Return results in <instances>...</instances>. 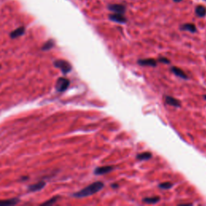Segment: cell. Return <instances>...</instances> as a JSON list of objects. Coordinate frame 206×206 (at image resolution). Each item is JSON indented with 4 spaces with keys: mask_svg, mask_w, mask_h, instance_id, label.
<instances>
[{
    "mask_svg": "<svg viewBox=\"0 0 206 206\" xmlns=\"http://www.w3.org/2000/svg\"><path fill=\"white\" fill-rule=\"evenodd\" d=\"M103 188H104V183L102 181H97V182H94L91 185H88L85 189L75 193L73 194V197L77 198L87 197L92 196L99 191H101Z\"/></svg>",
    "mask_w": 206,
    "mask_h": 206,
    "instance_id": "1",
    "label": "cell"
},
{
    "mask_svg": "<svg viewBox=\"0 0 206 206\" xmlns=\"http://www.w3.org/2000/svg\"><path fill=\"white\" fill-rule=\"evenodd\" d=\"M53 64L56 68L60 69L64 74H67L72 70V65L67 60H56V61H54Z\"/></svg>",
    "mask_w": 206,
    "mask_h": 206,
    "instance_id": "2",
    "label": "cell"
},
{
    "mask_svg": "<svg viewBox=\"0 0 206 206\" xmlns=\"http://www.w3.org/2000/svg\"><path fill=\"white\" fill-rule=\"evenodd\" d=\"M69 84H70V82L69 79H67L65 77H60L56 82V90L58 92H64L69 88Z\"/></svg>",
    "mask_w": 206,
    "mask_h": 206,
    "instance_id": "3",
    "label": "cell"
},
{
    "mask_svg": "<svg viewBox=\"0 0 206 206\" xmlns=\"http://www.w3.org/2000/svg\"><path fill=\"white\" fill-rule=\"evenodd\" d=\"M163 99H164L166 104L169 105V106H174V107H180L181 106V102L178 99L174 98L173 97L166 95V96H164Z\"/></svg>",
    "mask_w": 206,
    "mask_h": 206,
    "instance_id": "4",
    "label": "cell"
},
{
    "mask_svg": "<svg viewBox=\"0 0 206 206\" xmlns=\"http://www.w3.org/2000/svg\"><path fill=\"white\" fill-rule=\"evenodd\" d=\"M114 169V167L113 166H104V167H98L95 168L94 174L97 176L100 175H104V174H107L109 172H112Z\"/></svg>",
    "mask_w": 206,
    "mask_h": 206,
    "instance_id": "5",
    "label": "cell"
},
{
    "mask_svg": "<svg viewBox=\"0 0 206 206\" xmlns=\"http://www.w3.org/2000/svg\"><path fill=\"white\" fill-rule=\"evenodd\" d=\"M137 63L141 66H150V67L157 66V61L154 59H141L138 60Z\"/></svg>",
    "mask_w": 206,
    "mask_h": 206,
    "instance_id": "6",
    "label": "cell"
},
{
    "mask_svg": "<svg viewBox=\"0 0 206 206\" xmlns=\"http://www.w3.org/2000/svg\"><path fill=\"white\" fill-rule=\"evenodd\" d=\"M109 10L117 14H124L126 11V7L123 5L121 4H112L109 6Z\"/></svg>",
    "mask_w": 206,
    "mask_h": 206,
    "instance_id": "7",
    "label": "cell"
},
{
    "mask_svg": "<svg viewBox=\"0 0 206 206\" xmlns=\"http://www.w3.org/2000/svg\"><path fill=\"white\" fill-rule=\"evenodd\" d=\"M110 19L112 21L117 22V23H125L126 22V19L122 15V14H111L109 15Z\"/></svg>",
    "mask_w": 206,
    "mask_h": 206,
    "instance_id": "8",
    "label": "cell"
},
{
    "mask_svg": "<svg viewBox=\"0 0 206 206\" xmlns=\"http://www.w3.org/2000/svg\"><path fill=\"white\" fill-rule=\"evenodd\" d=\"M171 71H172V73H174L176 76L180 77V78H183V79H188V78H189L188 75H187L182 69L178 68V67L173 66V67L171 68Z\"/></svg>",
    "mask_w": 206,
    "mask_h": 206,
    "instance_id": "9",
    "label": "cell"
},
{
    "mask_svg": "<svg viewBox=\"0 0 206 206\" xmlns=\"http://www.w3.org/2000/svg\"><path fill=\"white\" fill-rule=\"evenodd\" d=\"M24 32H25V28L23 27H18L15 30L11 31V34H10V36L11 39H16L23 35L24 34Z\"/></svg>",
    "mask_w": 206,
    "mask_h": 206,
    "instance_id": "10",
    "label": "cell"
},
{
    "mask_svg": "<svg viewBox=\"0 0 206 206\" xmlns=\"http://www.w3.org/2000/svg\"><path fill=\"white\" fill-rule=\"evenodd\" d=\"M44 186H45V182L40 181V182H38L36 184H34V185H29L28 191H30V192H37L39 190H41Z\"/></svg>",
    "mask_w": 206,
    "mask_h": 206,
    "instance_id": "11",
    "label": "cell"
},
{
    "mask_svg": "<svg viewBox=\"0 0 206 206\" xmlns=\"http://www.w3.org/2000/svg\"><path fill=\"white\" fill-rule=\"evenodd\" d=\"M151 157H152V154L150 152L146 151V152H142V153L138 154L136 159L139 161H146V160L151 159Z\"/></svg>",
    "mask_w": 206,
    "mask_h": 206,
    "instance_id": "12",
    "label": "cell"
},
{
    "mask_svg": "<svg viewBox=\"0 0 206 206\" xmlns=\"http://www.w3.org/2000/svg\"><path fill=\"white\" fill-rule=\"evenodd\" d=\"M19 201L18 198H12L9 200H4V201H0V206H8L16 205Z\"/></svg>",
    "mask_w": 206,
    "mask_h": 206,
    "instance_id": "13",
    "label": "cell"
},
{
    "mask_svg": "<svg viewBox=\"0 0 206 206\" xmlns=\"http://www.w3.org/2000/svg\"><path fill=\"white\" fill-rule=\"evenodd\" d=\"M180 29L183 31H188L190 32H193V33L197 31V27L193 23H185L184 25H181L180 26Z\"/></svg>",
    "mask_w": 206,
    "mask_h": 206,
    "instance_id": "14",
    "label": "cell"
},
{
    "mask_svg": "<svg viewBox=\"0 0 206 206\" xmlns=\"http://www.w3.org/2000/svg\"><path fill=\"white\" fill-rule=\"evenodd\" d=\"M159 200H160V197H146V198H143L142 199V201L144 202V203H146V204H155V203H157V202L159 201Z\"/></svg>",
    "mask_w": 206,
    "mask_h": 206,
    "instance_id": "15",
    "label": "cell"
},
{
    "mask_svg": "<svg viewBox=\"0 0 206 206\" xmlns=\"http://www.w3.org/2000/svg\"><path fill=\"white\" fill-rule=\"evenodd\" d=\"M196 14L199 17H204L206 15V8L203 6H198L196 8Z\"/></svg>",
    "mask_w": 206,
    "mask_h": 206,
    "instance_id": "16",
    "label": "cell"
},
{
    "mask_svg": "<svg viewBox=\"0 0 206 206\" xmlns=\"http://www.w3.org/2000/svg\"><path fill=\"white\" fill-rule=\"evenodd\" d=\"M54 44H55L54 40H53V39H49V40H47V42L43 44V46L42 47V50H43V51L50 50L52 47H53Z\"/></svg>",
    "mask_w": 206,
    "mask_h": 206,
    "instance_id": "17",
    "label": "cell"
},
{
    "mask_svg": "<svg viewBox=\"0 0 206 206\" xmlns=\"http://www.w3.org/2000/svg\"><path fill=\"white\" fill-rule=\"evenodd\" d=\"M173 185L170 182H163L159 185V188L161 189H169L172 188Z\"/></svg>",
    "mask_w": 206,
    "mask_h": 206,
    "instance_id": "18",
    "label": "cell"
},
{
    "mask_svg": "<svg viewBox=\"0 0 206 206\" xmlns=\"http://www.w3.org/2000/svg\"><path fill=\"white\" fill-rule=\"evenodd\" d=\"M58 198H59V197H55L52 198V199H50L49 201H47L43 203V205H52V204H54L55 202H56V201H57Z\"/></svg>",
    "mask_w": 206,
    "mask_h": 206,
    "instance_id": "19",
    "label": "cell"
},
{
    "mask_svg": "<svg viewBox=\"0 0 206 206\" xmlns=\"http://www.w3.org/2000/svg\"><path fill=\"white\" fill-rule=\"evenodd\" d=\"M158 60H159V62L163 63V64H170L171 63V61L168 60L167 58H166V57H159Z\"/></svg>",
    "mask_w": 206,
    "mask_h": 206,
    "instance_id": "20",
    "label": "cell"
},
{
    "mask_svg": "<svg viewBox=\"0 0 206 206\" xmlns=\"http://www.w3.org/2000/svg\"><path fill=\"white\" fill-rule=\"evenodd\" d=\"M119 187V185H118V184H113V185H111V188H113V189H118Z\"/></svg>",
    "mask_w": 206,
    "mask_h": 206,
    "instance_id": "21",
    "label": "cell"
},
{
    "mask_svg": "<svg viewBox=\"0 0 206 206\" xmlns=\"http://www.w3.org/2000/svg\"><path fill=\"white\" fill-rule=\"evenodd\" d=\"M175 2H177V3H179V2H180V1H182V0H174Z\"/></svg>",
    "mask_w": 206,
    "mask_h": 206,
    "instance_id": "22",
    "label": "cell"
},
{
    "mask_svg": "<svg viewBox=\"0 0 206 206\" xmlns=\"http://www.w3.org/2000/svg\"><path fill=\"white\" fill-rule=\"evenodd\" d=\"M203 98H204V99H205V100H206V94L204 95V96H203Z\"/></svg>",
    "mask_w": 206,
    "mask_h": 206,
    "instance_id": "23",
    "label": "cell"
},
{
    "mask_svg": "<svg viewBox=\"0 0 206 206\" xmlns=\"http://www.w3.org/2000/svg\"><path fill=\"white\" fill-rule=\"evenodd\" d=\"M0 69H1V65H0Z\"/></svg>",
    "mask_w": 206,
    "mask_h": 206,
    "instance_id": "24",
    "label": "cell"
}]
</instances>
